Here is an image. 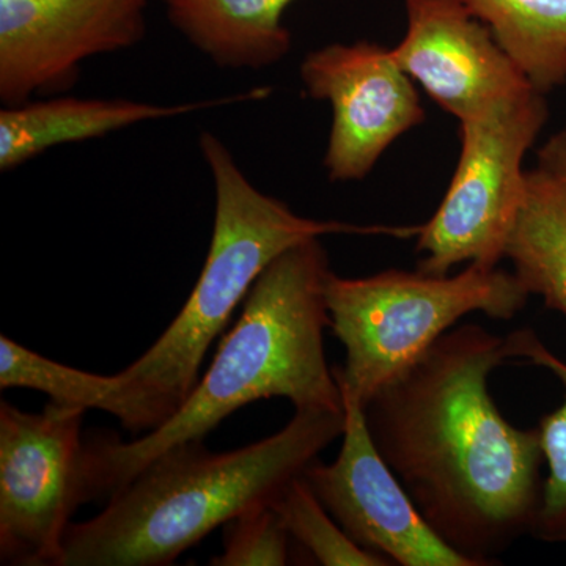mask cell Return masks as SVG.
<instances>
[{"mask_svg":"<svg viewBox=\"0 0 566 566\" xmlns=\"http://www.w3.org/2000/svg\"><path fill=\"white\" fill-rule=\"evenodd\" d=\"M263 91L212 102L153 104L129 99L54 98L0 111V170L10 172L41 153L122 132L144 122L180 117L191 112L260 98Z\"/></svg>","mask_w":566,"mask_h":566,"instance_id":"12","label":"cell"},{"mask_svg":"<svg viewBox=\"0 0 566 566\" xmlns=\"http://www.w3.org/2000/svg\"><path fill=\"white\" fill-rule=\"evenodd\" d=\"M493 32L528 84L547 95L566 82V0H461Z\"/></svg>","mask_w":566,"mask_h":566,"instance_id":"15","label":"cell"},{"mask_svg":"<svg viewBox=\"0 0 566 566\" xmlns=\"http://www.w3.org/2000/svg\"><path fill=\"white\" fill-rule=\"evenodd\" d=\"M512 359L547 368L560 379L566 392V363L558 359L542 344L534 331L521 329L506 337ZM539 444L547 464V479L543 483L542 505L536 516V538L549 543L566 542V394L565 401L556 411L539 420Z\"/></svg>","mask_w":566,"mask_h":566,"instance_id":"17","label":"cell"},{"mask_svg":"<svg viewBox=\"0 0 566 566\" xmlns=\"http://www.w3.org/2000/svg\"><path fill=\"white\" fill-rule=\"evenodd\" d=\"M345 411L296 409L279 433L232 452L203 441L175 446L71 524L59 566H169L216 528L274 506L319 453L340 438Z\"/></svg>","mask_w":566,"mask_h":566,"instance_id":"3","label":"cell"},{"mask_svg":"<svg viewBox=\"0 0 566 566\" xmlns=\"http://www.w3.org/2000/svg\"><path fill=\"white\" fill-rule=\"evenodd\" d=\"M528 296L515 274L480 264L455 275L387 270L349 279L331 271L329 329L346 353L344 367L334 368L342 395L365 408L463 316L479 312L509 322Z\"/></svg>","mask_w":566,"mask_h":566,"instance_id":"5","label":"cell"},{"mask_svg":"<svg viewBox=\"0 0 566 566\" xmlns=\"http://www.w3.org/2000/svg\"><path fill=\"white\" fill-rule=\"evenodd\" d=\"M290 538L274 506L253 510L223 526V553L210 565H289Z\"/></svg>","mask_w":566,"mask_h":566,"instance_id":"19","label":"cell"},{"mask_svg":"<svg viewBox=\"0 0 566 566\" xmlns=\"http://www.w3.org/2000/svg\"><path fill=\"white\" fill-rule=\"evenodd\" d=\"M345 430L333 464L303 474L324 509L357 545L401 566H476L447 545L420 515L368 430L363 405L344 398Z\"/></svg>","mask_w":566,"mask_h":566,"instance_id":"10","label":"cell"},{"mask_svg":"<svg viewBox=\"0 0 566 566\" xmlns=\"http://www.w3.org/2000/svg\"><path fill=\"white\" fill-rule=\"evenodd\" d=\"M408 28L394 57L458 122L534 88L485 22L461 0H406Z\"/></svg>","mask_w":566,"mask_h":566,"instance_id":"11","label":"cell"},{"mask_svg":"<svg viewBox=\"0 0 566 566\" xmlns=\"http://www.w3.org/2000/svg\"><path fill=\"white\" fill-rule=\"evenodd\" d=\"M301 81L311 98L333 109L323 161L331 181L364 180L398 137L424 122L415 81L392 50L370 41L308 52Z\"/></svg>","mask_w":566,"mask_h":566,"instance_id":"9","label":"cell"},{"mask_svg":"<svg viewBox=\"0 0 566 566\" xmlns=\"http://www.w3.org/2000/svg\"><path fill=\"white\" fill-rule=\"evenodd\" d=\"M200 153L214 182V226L207 260L188 301L161 337L117 374L128 408L123 427L148 433L181 408L199 382L208 349L226 329L234 308L283 252L327 234L416 237L419 227L356 226L296 214L282 200L256 189L232 151L203 132Z\"/></svg>","mask_w":566,"mask_h":566,"instance_id":"4","label":"cell"},{"mask_svg":"<svg viewBox=\"0 0 566 566\" xmlns=\"http://www.w3.org/2000/svg\"><path fill=\"white\" fill-rule=\"evenodd\" d=\"M329 273L322 238L277 256L252 286L207 374L170 419L133 442L112 434L85 441L88 502L109 499L164 452L203 441L227 417L253 401L286 398L294 409L345 411L344 395L324 352V331L331 326Z\"/></svg>","mask_w":566,"mask_h":566,"instance_id":"2","label":"cell"},{"mask_svg":"<svg viewBox=\"0 0 566 566\" xmlns=\"http://www.w3.org/2000/svg\"><path fill=\"white\" fill-rule=\"evenodd\" d=\"M167 20L226 70H264L286 57L283 14L294 0H163Z\"/></svg>","mask_w":566,"mask_h":566,"instance_id":"13","label":"cell"},{"mask_svg":"<svg viewBox=\"0 0 566 566\" xmlns=\"http://www.w3.org/2000/svg\"><path fill=\"white\" fill-rule=\"evenodd\" d=\"M545 96L526 88L460 120L455 174L417 234L419 271L446 275L461 263L497 268L505 259L526 191L524 158L549 118Z\"/></svg>","mask_w":566,"mask_h":566,"instance_id":"6","label":"cell"},{"mask_svg":"<svg viewBox=\"0 0 566 566\" xmlns=\"http://www.w3.org/2000/svg\"><path fill=\"white\" fill-rule=\"evenodd\" d=\"M297 545L324 566H390L392 562L365 549L324 509L304 476L294 480L274 505Z\"/></svg>","mask_w":566,"mask_h":566,"instance_id":"18","label":"cell"},{"mask_svg":"<svg viewBox=\"0 0 566 566\" xmlns=\"http://www.w3.org/2000/svg\"><path fill=\"white\" fill-rule=\"evenodd\" d=\"M505 259L528 294L566 315V181L542 167L526 175Z\"/></svg>","mask_w":566,"mask_h":566,"instance_id":"14","label":"cell"},{"mask_svg":"<svg viewBox=\"0 0 566 566\" xmlns=\"http://www.w3.org/2000/svg\"><path fill=\"white\" fill-rule=\"evenodd\" d=\"M40 390L52 403L82 411L107 412L117 417L122 424L128 417V408L120 394L117 375L103 376L77 370L48 359L25 348L7 335L0 337V389Z\"/></svg>","mask_w":566,"mask_h":566,"instance_id":"16","label":"cell"},{"mask_svg":"<svg viewBox=\"0 0 566 566\" xmlns=\"http://www.w3.org/2000/svg\"><path fill=\"white\" fill-rule=\"evenodd\" d=\"M538 167L566 181V129L551 136L539 148Z\"/></svg>","mask_w":566,"mask_h":566,"instance_id":"20","label":"cell"},{"mask_svg":"<svg viewBox=\"0 0 566 566\" xmlns=\"http://www.w3.org/2000/svg\"><path fill=\"white\" fill-rule=\"evenodd\" d=\"M151 0H0V102L69 91L81 65L129 50L147 33Z\"/></svg>","mask_w":566,"mask_h":566,"instance_id":"8","label":"cell"},{"mask_svg":"<svg viewBox=\"0 0 566 566\" xmlns=\"http://www.w3.org/2000/svg\"><path fill=\"white\" fill-rule=\"evenodd\" d=\"M85 412L0 403V564L59 566L71 517L88 502Z\"/></svg>","mask_w":566,"mask_h":566,"instance_id":"7","label":"cell"},{"mask_svg":"<svg viewBox=\"0 0 566 566\" xmlns=\"http://www.w3.org/2000/svg\"><path fill=\"white\" fill-rule=\"evenodd\" d=\"M509 359L506 338L463 324L364 408L376 449L420 515L476 566L532 534L542 505L538 430L510 423L490 392V376Z\"/></svg>","mask_w":566,"mask_h":566,"instance_id":"1","label":"cell"}]
</instances>
